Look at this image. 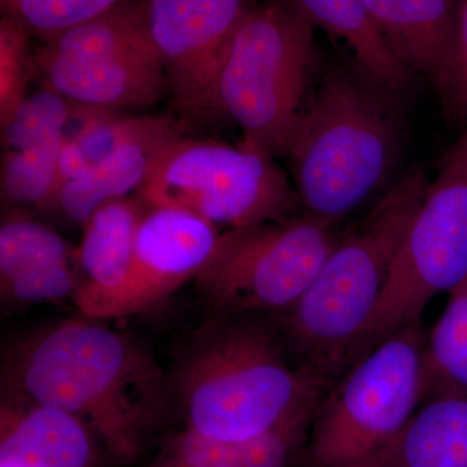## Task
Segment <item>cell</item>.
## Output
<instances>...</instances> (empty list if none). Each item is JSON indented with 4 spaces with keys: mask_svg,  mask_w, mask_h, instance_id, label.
Here are the masks:
<instances>
[{
    "mask_svg": "<svg viewBox=\"0 0 467 467\" xmlns=\"http://www.w3.org/2000/svg\"><path fill=\"white\" fill-rule=\"evenodd\" d=\"M30 34L7 16L0 21V122L5 125L27 98V85L36 75Z\"/></svg>",
    "mask_w": 467,
    "mask_h": 467,
    "instance_id": "26",
    "label": "cell"
},
{
    "mask_svg": "<svg viewBox=\"0 0 467 467\" xmlns=\"http://www.w3.org/2000/svg\"><path fill=\"white\" fill-rule=\"evenodd\" d=\"M67 135L3 153L2 192L7 201L45 208L52 193L58 155Z\"/></svg>",
    "mask_w": 467,
    "mask_h": 467,
    "instance_id": "22",
    "label": "cell"
},
{
    "mask_svg": "<svg viewBox=\"0 0 467 467\" xmlns=\"http://www.w3.org/2000/svg\"><path fill=\"white\" fill-rule=\"evenodd\" d=\"M3 368V389L78 418L122 465L140 459L167 405L152 353L99 319L36 331L8 350Z\"/></svg>",
    "mask_w": 467,
    "mask_h": 467,
    "instance_id": "1",
    "label": "cell"
},
{
    "mask_svg": "<svg viewBox=\"0 0 467 467\" xmlns=\"http://www.w3.org/2000/svg\"><path fill=\"white\" fill-rule=\"evenodd\" d=\"M447 306L427 331L423 350L425 398L467 391V276L450 292Z\"/></svg>",
    "mask_w": 467,
    "mask_h": 467,
    "instance_id": "20",
    "label": "cell"
},
{
    "mask_svg": "<svg viewBox=\"0 0 467 467\" xmlns=\"http://www.w3.org/2000/svg\"><path fill=\"white\" fill-rule=\"evenodd\" d=\"M217 226L192 212L150 207L138 230L133 264L124 285L86 318L140 315L196 278L218 239Z\"/></svg>",
    "mask_w": 467,
    "mask_h": 467,
    "instance_id": "12",
    "label": "cell"
},
{
    "mask_svg": "<svg viewBox=\"0 0 467 467\" xmlns=\"http://www.w3.org/2000/svg\"><path fill=\"white\" fill-rule=\"evenodd\" d=\"M178 137L182 134L155 135L126 144L67 182L57 193L51 209H58L70 223L84 226L107 202L128 198L134 190L138 192L149 174L156 152Z\"/></svg>",
    "mask_w": 467,
    "mask_h": 467,
    "instance_id": "19",
    "label": "cell"
},
{
    "mask_svg": "<svg viewBox=\"0 0 467 467\" xmlns=\"http://www.w3.org/2000/svg\"><path fill=\"white\" fill-rule=\"evenodd\" d=\"M69 244L54 229L30 220L9 218L0 227V287L17 276L70 260Z\"/></svg>",
    "mask_w": 467,
    "mask_h": 467,
    "instance_id": "21",
    "label": "cell"
},
{
    "mask_svg": "<svg viewBox=\"0 0 467 467\" xmlns=\"http://www.w3.org/2000/svg\"><path fill=\"white\" fill-rule=\"evenodd\" d=\"M171 133H181V128L167 117H113L104 110L92 109L69 137L92 167L126 144Z\"/></svg>",
    "mask_w": 467,
    "mask_h": 467,
    "instance_id": "23",
    "label": "cell"
},
{
    "mask_svg": "<svg viewBox=\"0 0 467 467\" xmlns=\"http://www.w3.org/2000/svg\"><path fill=\"white\" fill-rule=\"evenodd\" d=\"M34 70L46 88L104 112L146 109L168 92L144 2L124 0L47 39L34 54Z\"/></svg>",
    "mask_w": 467,
    "mask_h": 467,
    "instance_id": "10",
    "label": "cell"
},
{
    "mask_svg": "<svg viewBox=\"0 0 467 467\" xmlns=\"http://www.w3.org/2000/svg\"><path fill=\"white\" fill-rule=\"evenodd\" d=\"M422 321L356 359L319 399L301 467H376L425 399Z\"/></svg>",
    "mask_w": 467,
    "mask_h": 467,
    "instance_id": "6",
    "label": "cell"
},
{
    "mask_svg": "<svg viewBox=\"0 0 467 467\" xmlns=\"http://www.w3.org/2000/svg\"><path fill=\"white\" fill-rule=\"evenodd\" d=\"M150 205L140 198L117 199L84 225L78 248L81 284L73 301L84 317L124 285L133 264L138 230Z\"/></svg>",
    "mask_w": 467,
    "mask_h": 467,
    "instance_id": "14",
    "label": "cell"
},
{
    "mask_svg": "<svg viewBox=\"0 0 467 467\" xmlns=\"http://www.w3.org/2000/svg\"><path fill=\"white\" fill-rule=\"evenodd\" d=\"M150 207L192 212L227 229L285 220L300 207L275 159L242 144L178 137L156 152L137 192Z\"/></svg>",
    "mask_w": 467,
    "mask_h": 467,
    "instance_id": "7",
    "label": "cell"
},
{
    "mask_svg": "<svg viewBox=\"0 0 467 467\" xmlns=\"http://www.w3.org/2000/svg\"><path fill=\"white\" fill-rule=\"evenodd\" d=\"M313 26L292 0L247 9L221 63L211 109L223 110L243 144L287 158L306 106Z\"/></svg>",
    "mask_w": 467,
    "mask_h": 467,
    "instance_id": "5",
    "label": "cell"
},
{
    "mask_svg": "<svg viewBox=\"0 0 467 467\" xmlns=\"http://www.w3.org/2000/svg\"><path fill=\"white\" fill-rule=\"evenodd\" d=\"M91 165L88 164V160L85 159L84 153L81 152L79 147L77 146L75 140L67 135L64 140L63 147H61L60 155H58L57 173H55L54 187H52V193L50 201H48L46 207L43 209H51L57 199V193L60 190L70 181L76 180L79 175L88 171Z\"/></svg>",
    "mask_w": 467,
    "mask_h": 467,
    "instance_id": "29",
    "label": "cell"
},
{
    "mask_svg": "<svg viewBox=\"0 0 467 467\" xmlns=\"http://www.w3.org/2000/svg\"><path fill=\"white\" fill-rule=\"evenodd\" d=\"M95 441L72 414L3 389L0 467H91Z\"/></svg>",
    "mask_w": 467,
    "mask_h": 467,
    "instance_id": "13",
    "label": "cell"
},
{
    "mask_svg": "<svg viewBox=\"0 0 467 467\" xmlns=\"http://www.w3.org/2000/svg\"><path fill=\"white\" fill-rule=\"evenodd\" d=\"M244 2L144 0L150 36L178 109H211L227 46L248 9Z\"/></svg>",
    "mask_w": 467,
    "mask_h": 467,
    "instance_id": "11",
    "label": "cell"
},
{
    "mask_svg": "<svg viewBox=\"0 0 467 467\" xmlns=\"http://www.w3.org/2000/svg\"><path fill=\"white\" fill-rule=\"evenodd\" d=\"M313 411L250 441H221L186 426L165 439L149 467H296Z\"/></svg>",
    "mask_w": 467,
    "mask_h": 467,
    "instance_id": "15",
    "label": "cell"
},
{
    "mask_svg": "<svg viewBox=\"0 0 467 467\" xmlns=\"http://www.w3.org/2000/svg\"><path fill=\"white\" fill-rule=\"evenodd\" d=\"M387 39L413 73L441 84L456 39L459 0H367Z\"/></svg>",
    "mask_w": 467,
    "mask_h": 467,
    "instance_id": "16",
    "label": "cell"
},
{
    "mask_svg": "<svg viewBox=\"0 0 467 467\" xmlns=\"http://www.w3.org/2000/svg\"><path fill=\"white\" fill-rule=\"evenodd\" d=\"M466 276L467 122L427 186L352 364L393 334L422 321L430 301L450 294Z\"/></svg>",
    "mask_w": 467,
    "mask_h": 467,
    "instance_id": "8",
    "label": "cell"
},
{
    "mask_svg": "<svg viewBox=\"0 0 467 467\" xmlns=\"http://www.w3.org/2000/svg\"><path fill=\"white\" fill-rule=\"evenodd\" d=\"M376 467H467V391L423 399Z\"/></svg>",
    "mask_w": 467,
    "mask_h": 467,
    "instance_id": "18",
    "label": "cell"
},
{
    "mask_svg": "<svg viewBox=\"0 0 467 467\" xmlns=\"http://www.w3.org/2000/svg\"><path fill=\"white\" fill-rule=\"evenodd\" d=\"M445 115L456 124L467 122V0H459L456 39L447 70L436 86Z\"/></svg>",
    "mask_w": 467,
    "mask_h": 467,
    "instance_id": "28",
    "label": "cell"
},
{
    "mask_svg": "<svg viewBox=\"0 0 467 467\" xmlns=\"http://www.w3.org/2000/svg\"><path fill=\"white\" fill-rule=\"evenodd\" d=\"M79 284L81 276L77 275L70 260H64L26 273L0 288L5 299L32 304L64 299L67 295L73 297Z\"/></svg>",
    "mask_w": 467,
    "mask_h": 467,
    "instance_id": "27",
    "label": "cell"
},
{
    "mask_svg": "<svg viewBox=\"0 0 467 467\" xmlns=\"http://www.w3.org/2000/svg\"><path fill=\"white\" fill-rule=\"evenodd\" d=\"M325 387L292 355L273 318L230 316L187 350L174 393L187 427L250 441L316 409Z\"/></svg>",
    "mask_w": 467,
    "mask_h": 467,
    "instance_id": "2",
    "label": "cell"
},
{
    "mask_svg": "<svg viewBox=\"0 0 467 467\" xmlns=\"http://www.w3.org/2000/svg\"><path fill=\"white\" fill-rule=\"evenodd\" d=\"M398 103L358 70L325 73L287 156L303 213L339 227L380 192L401 155Z\"/></svg>",
    "mask_w": 467,
    "mask_h": 467,
    "instance_id": "4",
    "label": "cell"
},
{
    "mask_svg": "<svg viewBox=\"0 0 467 467\" xmlns=\"http://www.w3.org/2000/svg\"><path fill=\"white\" fill-rule=\"evenodd\" d=\"M340 236L306 213L226 229L196 285L225 315L279 317L306 294Z\"/></svg>",
    "mask_w": 467,
    "mask_h": 467,
    "instance_id": "9",
    "label": "cell"
},
{
    "mask_svg": "<svg viewBox=\"0 0 467 467\" xmlns=\"http://www.w3.org/2000/svg\"><path fill=\"white\" fill-rule=\"evenodd\" d=\"M124 0H0L3 16L43 41L100 16Z\"/></svg>",
    "mask_w": 467,
    "mask_h": 467,
    "instance_id": "25",
    "label": "cell"
},
{
    "mask_svg": "<svg viewBox=\"0 0 467 467\" xmlns=\"http://www.w3.org/2000/svg\"><path fill=\"white\" fill-rule=\"evenodd\" d=\"M429 182L423 167L409 168L342 233L301 299L273 318L294 358L326 391L352 364Z\"/></svg>",
    "mask_w": 467,
    "mask_h": 467,
    "instance_id": "3",
    "label": "cell"
},
{
    "mask_svg": "<svg viewBox=\"0 0 467 467\" xmlns=\"http://www.w3.org/2000/svg\"><path fill=\"white\" fill-rule=\"evenodd\" d=\"M81 106L61 97L50 88L27 95L11 119L2 125L5 152H14L47 142L67 133L72 117Z\"/></svg>",
    "mask_w": 467,
    "mask_h": 467,
    "instance_id": "24",
    "label": "cell"
},
{
    "mask_svg": "<svg viewBox=\"0 0 467 467\" xmlns=\"http://www.w3.org/2000/svg\"><path fill=\"white\" fill-rule=\"evenodd\" d=\"M312 21L348 46L356 70L389 97L400 100L413 72L393 50L367 0H292Z\"/></svg>",
    "mask_w": 467,
    "mask_h": 467,
    "instance_id": "17",
    "label": "cell"
}]
</instances>
